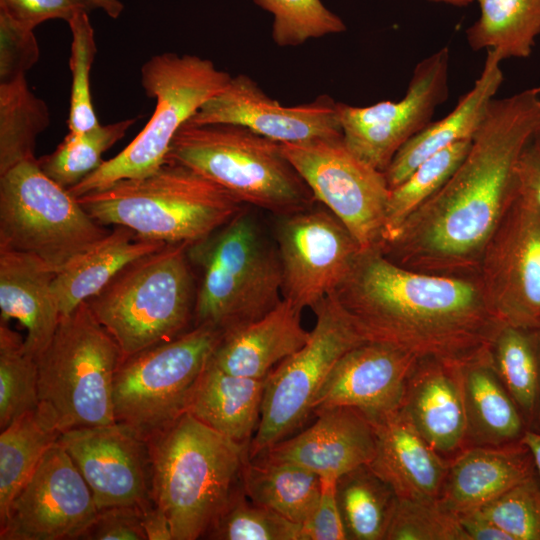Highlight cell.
Listing matches in <instances>:
<instances>
[{"label": "cell", "mask_w": 540, "mask_h": 540, "mask_svg": "<svg viewBox=\"0 0 540 540\" xmlns=\"http://www.w3.org/2000/svg\"><path fill=\"white\" fill-rule=\"evenodd\" d=\"M540 125V86L494 98L471 146L445 185L379 248L413 271L478 276L483 251L516 199L517 164Z\"/></svg>", "instance_id": "cell-1"}, {"label": "cell", "mask_w": 540, "mask_h": 540, "mask_svg": "<svg viewBox=\"0 0 540 540\" xmlns=\"http://www.w3.org/2000/svg\"><path fill=\"white\" fill-rule=\"evenodd\" d=\"M366 342L462 365L491 351L502 326L478 276L406 269L379 247L364 249L330 294Z\"/></svg>", "instance_id": "cell-2"}, {"label": "cell", "mask_w": 540, "mask_h": 540, "mask_svg": "<svg viewBox=\"0 0 540 540\" xmlns=\"http://www.w3.org/2000/svg\"><path fill=\"white\" fill-rule=\"evenodd\" d=\"M151 496L165 513L173 540L204 538L244 491L249 446L183 414L149 441Z\"/></svg>", "instance_id": "cell-3"}, {"label": "cell", "mask_w": 540, "mask_h": 540, "mask_svg": "<svg viewBox=\"0 0 540 540\" xmlns=\"http://www.w3.org/2000/svg\"><path fill=\"white\" fill-rule=\"evenodd\" d=\"M76 199L98 223L124 226L166 244L202 241L243 209L224 188L175 162Z\"/></svg>", "instance_id": "cell-4"}, {"label": "cell", "mask_w": 540, "mask_h": 540, "mask_svg": "<svg viewBox=\"0 0 540 540\" xmlns=\"http://www.w3.org/2000/svg\"><path fill=\"white\" fill-rule=\"evenodd\" d=\"M188 256L201 270L195 325L209 324L224 333L262 318L283 299L277 246L244 209L188 245Z\"/></svg>", "instance_id": "cell-5"}, {"label": "cell", "mask_w": 540, "mask_h": 540, "mask_svg": "<svg viewBox=\"0 0 540 540\" xmlns=\"http://www.w3.org/2000/svg\"><path fill=\"white\" fill-rule=\"evenodd\" d=\"M166 162L187 166L240 203L276 216L303 211L315 201L281 143L240 125L188 121L173 138Z\"/></svg>", "instance_id": "cell-6"}, {"label": "cell", "mask_w": 540, "mask_h": 540, "mask_svg": "<svg viewBox=\"0 0 540 540\" xmlns=\"http://www.w3.org/2000/svg\"><path fill=\"white\" fill-rule=\"evenodd\" d=\"M188 245L166 244L133 261L87 301L122 359L182 334L194 317Z\"/></svg>", "instance_id": "cell-7"}, {"label": "cell", "mask_w": 540, "mask_h": 540, "mask_svg": "<svg viewBox=\"0 0 540 540\" xmlns=\"http://www.w3.org/2000/svg\"><path fill=\"white\" fill-rule=\"evenodd\" d=\"M140 75L146 95L155 99L150 120L121 152L68 189L74 198L158 170L166 163L179 129L232 78L209 59L174 52L151 57L142 65Z\"/></svg>", "instance_id": "cell-8"}, {"label": "cell", "mask_w": 540, "mask_h": 540, "mask_svg": "<svg viewBox=\"0 0 540 540\" xmlns=\"http://www.w3.org/2000/svg\"><path fill=\"white\" fill-rule=\"evenodd\" d=\"M122 353L87 301L60 317L36 359L40 402L55 412L62 432L115 423L113 389Z\"/></svg>", "instance_id": "cell-9"}, {"label": "cell", "mask_w": 540, "mask_h": 540, "mask_svg": "<svg viewBox=\"0 0 540 540\" xmlns=\"http://www.w3.org/2000/svg\"><path fill=\"white\" fill-rule=\"evenodd\" d=\"M209 324L123 358L114 378L115 422L149 441L186 413L218 340Z\"/></svg>", "instance_id": "cell-10"}, {"label": "cell", "mask_w": 540, "mask_h": 540, "mask_svg": "<svg viewBox=\"0 0 540 540\" xmlns=\"http://www.w3.org/2000/svg\"><path fill=\"white\" fill-rule=\"evenodd\" d=\"M109 231L41 170L38 158L0 175V248L35 255L58 272Z\"/></svg>", "instance_id": "cell-11"}, {"label": "cell", "mask_w": 540, "mask_h": 540, "mask_svg": "<svg viewBox=\"0 0 540 540\" xmlns=\"http://www.w3.org/2000/svg\"><path fill=\"white\" fill-rule=\"evenodd\" d=\"M316 322L307 342L265 378L261 416L249 458L286 439L312 414V403L336 362L366 342L352 327L332 295L314 309Z\"/></svg>", "instance_id": "cell-12"}, {"label": "cell", "mask_w": 540, "mask_h": 540, "mask_svg": "<svg viewBox=\"0 0 540 540\" xmlns=\"http://www.w3.org/2000/svg\"><path fill=\"white\" fill-rule=\"evenodd\" d=\"M281 147L315 201L348 228L362 249L379 247L390 195L384 173L354 155L342 136Z\"/></svg>", "instance_id": "cell-13"}, {"label": "cell", "mask_w": 540, "mask_h": 540, "mask_svg": "<svg viewBox=\"0 0 540 540\" xmlns=\"http://www.w3.org/2000/svg\"><path fill=\"white\" fill-rule=\"evenodd\" d=\"M450 49L443 46L417 63L399 101L356 107L339 103L342 137L359 159L384 172L395 154L432 122L449 96Z\"/></svg>", "instance_id": "cell-14"}, {"label": "cell", "mask_w": 540, "mask_h": 540, "mask_svg": "<svg viewBox=\"0 0 540 540\" xmlns=\"http://www.w3.org/2000/svg\"><path fill=\"white\" fill-rule=\"evenodd\" d=\"M484 296L504 324L540 331V208L518 193L480 261Z\"/></svg>", "instance_id": "cell-15"}, {"label": "cell", "mask_w": 540, "mask_h": 540, "mask_svg": "<svg viewBox=\"0 0 540 540\" xmlns=\"http://www.w3.org/2000/svg\"><path fill=\"white\" fill-rule=\"evenodd\" d=\"M277 217L283 299L313 310L342 283L363 249L327 208Z\"/></svg>", "instance_id": "cell-16"}, {"label": "cell", "mask_w": 540, "mask_h": 540, "mask_svg": "<svg viewBox=\"0 0 540 540\" xmlns=\"http://www.w3.org/2000/svg\"><path fill=\"white\" fill-rule=\"evenodd\" d=\"M97 514L86 481L57 441L0 515V539H81Z\"/></svg>", "instance_id": "cell-17"}, {"label": "cell", "mask_w": 540, "mask_h": 540, "mask_svg": "<svg viewBox=\"0 0 540 540\" xmlns=\"http://www.w3.org/2000/svg\"><path fill=\"white\" fill-rule=\"evenodd\" d=\"M61 445L86 481L99 510L142 507L152 500L148 441L130 427L113 424L61 433Z\"/></svg>", "instance_id": "cell-18"}, {"label": "cell", "mask_w": 540, "mask_h": 540, "mask_svg": "<svg viewBox=\"0 0 540 540\" xmlns=\"http://www.w3.org/2000/svg\"><path fill=\"white\" fill-rule=\"evenodd\" d=\"M339 103L328 95L298 106H283L249 76H232L227 87L205 102L189 122L230 123L279 143L342 136Z\"/></svg>", "instance_id": "cell-19"}, {"label": "cell", "mask_w": 540, "mask_h": 540, "mask_svg": "<svg viewBox=\"0 0 540 540\" xmlns=\"http://www.w3.org/2000/svg\"><path fill=\"white\" fill-rule=\"evenodd\" d=\"M419 358L391 345L363 342L334 365L312 403V414L350 407L371 421L399 410Z\"/></svg>", "instance_id": "cell-20"}, {"label": "cell", "mask_w": 540, "mask_h": 540, "mask_svg": "<svg viewBox=\"0 0 540 540\" xmlns=\"http://www.w3.org/2000/svg\"><path fill=\"white\" fill-rule=\"evenodd\" d=\"M315 416L316 421L306 430L275 443L257 456L294 463L320 478L337 480L372 461L376 431L373 422L362 412L334 407Z\"/></svg>", "instance_id": "cell-21"}, {"label": "cell", "mask_w": 540, "mask_h": 540, "mask_svg": "<svg viewBox=\"0 0 540 540\" xmlns=\"http://www.w3.org/2000/svg\"><path fill=\"white\" fill-rule=\"evenodd\" d=\"M460 366L432 358L418 359L399 408L447 460L466 448L467 418Z\"/></svg>", "instance_id": "cell-22"}, {"label": "cell", "mask_w": 540, "mask_h": 540, "mask_svg": "<svg viewBox=\"0 0 540 540\" xmlns=\"http://www.w3.org/2000/svg\"><path fill=\"white\" fill-rule=\"evenodd\" d=\"M376 452L368 466L400 499L438 500L448 471L442 457L400 410L372 421Z\"/></svg>", "instance_id": "cell-23"}, {"label": "cell", "mask_w": 540, "mask_h": 540, "mask_svg": "<svg viewBox=\"0 0 540 540\" xmlns=\"http://www.w3.org/2000/svg\"><path fill=\"white\" fill-rule=\"evenodd\" d=\"M301 313L302 309L282 299L262 318L220 333L209 361L232 375L265 379L307 342L310 331L303 328Z\"/></svg>", "instance_id": "cell-24"}, {"label": "cell", "mask_w": 540, "mask_h": 540, "mask_svg": "<svg viewBox=\"0 0 540 540\" xmlns=\"http://www.w3.org/2000/svg\"><path fill=\"white\" fill-rule=\"evenodd\" d=\"M55 274L35 255L0 248L1 321L21 323L27 331L25 348L35 360L51 342L61 317Z\"/></svg>", "instance_id": "cell-25"}, {"label": "cell", "mask_w": 540, "mask_h": 540, "mask_svg": "<svg viewBox=\"0 0 540 540\" xmlns=\"http://www.w3.org/2000/svg\"><path fill=\"white\" fill-rule=\"evenodd\" d=\"M536 475L533 456L521 440L468 447L449 460L439 501L458 514L480 508Z\"/></svg>", "instance_id": "cell-26"}, {"label": "cell", "mask_w": 540, "mask_h": 540, "mask_svg": "<svg viewBox=\"0 0 540 540\" xmlns=\"http://www.w3.org/2000/svg\"><path fill=\"white\" fill-rule=\"evenodd\" d=\"M501 62L495 50H487L480 76L453 110L440 120L432 121L399 149L383 172L390 189L442 149L459 141L472 140L504 80Z\"/></svg>", "instance_id": "cell-27"}, {"label": "cell", "mask_w": 540, "mask_h": 540, "mask_svg": "<svg viewBox=\"0 0 540 540\" xmlns=\"http://www.w3.org/2000/svg\"><path fill=\"white\" fill-rule=\"evenodd\" d=\"M165 245L127 227L114 226L56 272L53 290L61 316L98 294L127 265Z\"/></svg>", "instance_id": "cell-28"}, {"label": "cell", "mask_w": 540, "mask_h": 540, "mask_svg": "<svg viewBox=\"0 0 540 540\" xmlns=\"http://www.w3.org/2000/svg\"><path fill=\"white\" fill-rule=\"evenodd\" d=\"M264 386L265 379L232 375L208 360L186 413L231 440L250 446L260 421Z\"/></svg>", "instance_id": "cell-29"}, {"label": "cell", "mask_w": 540, "mask_h": 540, "mask_svg": "<svg viewBox=\"0 0 540 540\" xmlns=\"http://www.w3.org/2000/svg\"><path fill=\"white\" fill-rule=\"evenodd\" d=\"M467 418L466 448L518 442L528 429L498 377L491 351L460 366Z\"/></svg>", "instance_id": "cell-30"}, {"label": "cell", "mask_w": 540, "mask_h": 540, "mask_svg": "<svg viewBox=\"0 0 540 540\" xmlns=\"http://www.w3.org/2000/svg\"><path fill=\"white\" fill-rule=\"evenodd\" d=\"M61 433L54 410L44 402L1 430L0 515Z\"/></svg>", "instance_id": "cell-31"}, {"label": "cell", "mask_w": 540, "mask_h": 540, "mask_svg": "<svg viewBox=\"0 0 540 540\" xmlns=\"http://www.w3.org/2000/svg\"><path fill=\"white\" fill-rule=\"evenodd\" d=\"M243 488L252 502L301 525L317 504L321 478L294 463L257 456L245 466Z\"/></svg>", "instance_id": "cell-32"}, {"label": "cell", "mask_w": 540, "mask_h": 540, "mask_svg": "<svg viewBox=\"0 0 540 540\" xmlns=\"http://www.w3.org/2000/svg\"><path fill=\"white\" fill-rule=\"evenodd\" d=\"M478 19L467 28L470 48L495 50L502 61L528 58L540 35V0H476Z\"/></svg>", "instance_id": "cell-33"}, {"label": "cell", "mask_w": 540, "mask_h": 540, "mask_svg": "<svg viewBox=\"0 0 540 540\" xmlns=\"http://www.w3.org/2000/svg\"><path fill=\"white\" fill-rule=\"evenodd\" d=\"M491 355L496 373L528 429H534L540 403V331L503 323Z\"/></svg>", "instance_id": "cell-34"}, {"label": "cell", "mask_w": 540, "mask_h": 540, "mask_svg": "<svg viewBox=\"0 0 540 540\" xmlns=\"http://www.w3.org/2000/svg\"><path fill=\"white\" fill-rule=\"evenodd\" d=\"M337 499L348 539L385 540L398 497L368 465L337 480Z\"/></svg>", "instance_id": "cell-35"}, {"label": "cell", "mask_w": 540, "mask_h": 540, "mask_svg": "<svg viewBox=\"0 0 540 540\" xmlns=\"http://www.w3.org/2000/svg\"><path fill=\"white\" fill-rule=\"evenodd\" d=\"M49 125V108L31 91L25 76L0 83V175L37 159V137Z\"/></svg>", "instance_id": "cell-36"}, {"label": "cell", "mask_w": 540, "mask_h": 540, "mask_svg": "<svg viewBox=\"0 0 540 540\" xmlns=\"http://www.w3.org/2000/svg\"><path fill=\"white\" fill-rule=\"evenodd\" d=\"M137 119L99 124L82 133L68 132L54 152L38 158L41 170L63 188L70 189L104 162L103 153L122 139Z\"/></svg>", "instance_id": "cell-37"}, {"label": "cell", "mask_w": 540, "mask_h": 540, "mask_svg": "<svg viewBox=\"0 0 540 540\" xmlns=\"http://www.w3.org/2000/svg\"><path fill=\"white\" fill-rule=\"evenodd\" d=\"M471 141H459L442 149L390 189L382 243L390 240L406 219L445 185L468 153Z\"/></svg>", "instance_id": "cell-38"}, {"label": "cell", "mask_w": 540, "mask_h": 540, "mask_svg": "<svg viewBox=\"0 0 540 540\" xmlns=\"http://www.w3.org/2000/svg\"><path fill=\"white\" fill-rule=\"evenodd\" d=\"M40 403L38 366L24 339L0 322V428L8 426Z\"/></svg>", "instance_id": "cell-39"}, {"label": "cell", "mask_w": 540, "mask_h": 540, "mask_svg": "<svg viewBox=\"0 0 540 540\" xmlns=\"http://www.w3.org/2000/svg\"><path fill=\"white\" fill-rule=\"evenodd\" d=\"M301 525L239 493L204 538L214 540H300Z\"/></svg>", "instance_id": "cell-40"}, {"label": "cell", "mask_w": 540, "mask_h": 540, "mask_svg": "<svg viewBox=\"0 0 540 540\" xmlns=\"http://www.w3.org/2000/svg\"><path fill=\"white\" fill-rule=\"evenodd\" d=\"M273 15L272 38L281 47L346 30L343 20L321 0H253Z\"/></svg>", "instance_id": "cell-41"}, {"label": "cell", "mask_w": 540, "mask_h": 540, "mask_svg": "<svg viewBox=\"0 0 540 540\" xmlns=\"http://www.w3.org/2000/svg\"><path fill=\"white\" fill-rule=\"evenodd\" d=\"M68 24L72 33L69 60L72 86L67 123L69 132L82 133L100 124L90 90V71L97 48L88 11L77 13Z\"/></svg>", "instance_id": "cell-42"}, {"label": "cell", "mask_w": 540, "mask_h": 540, "mask_svg": "<svg viewBox=\"0 0 540 540\" xmlns=\"http://www.w3.org/2000/svg\"><path fill=\"white\" fill-rule=\"evenodd\" d=\"M385 540H469L458 515L438 500L398 498Z\"/></svg>", "instance_id": "cell-43"}, {"label": "cell", "mask_w": 540, "mask_h": 540, "mask_svg": "<svg viewBox=\"0 0 540 540\" xmlns=\"http://www.w3.org/2000/svg\"><path fill=\"white\" fill-rule=\"evenodd\" d=\"M480 509L511 540H540V484L537 475Z\"/></svg>", "instance_id": "cell-44"}, {"label": "cell", "mask_w": 540, "mask_h": 540, "mask_svg": "<svg viewBox=\"0 0 540 540\" xmlns=\"http://www.w3.org/2000/svg\"><path fill=\"white\" fill-rule=\"evenodd\" d=\"M40 49L32 29L0 10V83L25 76L39 60Z\"/></svg>", "instance_id": "cell-45"}, {"label": "cell", "mask_w": 540, "mask_h": 540, "mask_svg": "<svg viewBox=\"0 0 540 540\" xmlns=\"http://www.w3.org/2000/svg\"><path fill=\"white\" fill-rule=\"evenodd\" d=\"M348 539L337 499V479L321 478V491L310 516L301 524L300 540Z\"/></svg>", "instance_id": "cell-46"}, {"label": "cell", "mask_w": 540, "mask_h": 540, "mask_svg": "<svg viewBox=\"0 0 540 540\" xmlns=\"http://www.w3.org/2000/svg\"><path fill=\"white\" fill-rule=\"evenodd\" d=\"M0 10L32 30L51 19L68 23L77 13L90 11L84 0H0Z\"/></svg>", "instance_id": "cell-47"}, {"label": "cell", "mask_w": 540, "mask_h": 540, "mask_svg": "<svg viewBox=\"0 0 540 540\" xmlns=\"http://www.w3.org/2000/svg\"><path fill=\"white\" fill-rule=\"evenodd\" d=\"M87 540H147L138 506H114L98 511L82 535Z\"/></svg>", "instance_id": "cell-48"}, {"label": "cell", "mask_w": 540, "mask_h": 540, "mask_svg": "<svg viewBox=\"0 0 540 540\" xmlns=\"http://www.w3.org/2000/svg\"><path fill=\"white\" fill-rule=\"evenodd\" d=\"M519 193L540 208V125L526 141L517 164Z\"/></svg>", "instance_id": "cell-49"}, {"label": "cell", "mask_w": 540, "mask_h": 540, "mask_svg": "<svg viewBox=\"0 0 540 540\" xmlns=\"http://www.w3.org/2000/svg\"><path fill=\"white\" fill-rule=\"evenodd\" d=\"M457 515L469 540H511L480 508L466 510Z\"/></svg>", "instance_id": "cell-50"}, {"label": "cell", "mask_w": 540, "mask_h": 540, "mask_svg": "<svg viewBox=\"0 0 540 540\" xmlns=\"http://www.w3.org/2000/svg\"><path fill=\"white\" fill-rule=\"evenodd\" d=\"M141 508L142 523L148 540H173L165 513L150 500Z\"/></svg>", "instance_id": "cell-51"}, {"label": "cell", "mask_w": 540, "mask_h": 540, "mask_svg": "<svg viewBox=\"0 0 540 540\" xmlns=\"http://www.w3.org/2000/svg\"><path fill=\"white\" fill-rule=\"evenodd\" d=\"M521 441L529 448L533 456L536 474L540 484V431L527 429Z\"/></svg>", "instance_id": "cell-52"}, {"label": "cell", "mask_w": 540, "mask_h": 540, "mask_svg": "<svg viewBox=\"0 0 540 540\" xmlns=\"http://www.w3.org/2000/svg\"><path fill=\"white\" fill-rule=\"evenodd\" d=\"M89 9H101L110 18L117 19L124 10L120 0H84Z\"/></svg>", "instance_id": "cell-53"}, {"label": "cell", "mask_w": 540, "mask_h": 540, "mask_svg": "<svg viewBox=\"0 0 540 540\" xmlns=\"http://www.w3.org/2000/svg\"><path fill=\"white\" fill-rule=\"evenodd\" d=\"M428 1L433 2V3L448 4V5L457 6V7H465L476 2V0H428Z\"/></svg>", "instance_id": "cell-54"}, {"label": "cell", "mask_w": 540, "mask_h": 540, "mask_svg": "<svg viewBox=\"0 0 540 540\" xmlns=\"http://www.w3.org/2000/svg\"><path fill=\"white\" fill-rule=\"evenodd\" d=\"M533 430L540 431V403H539V412H538L537 423H536V426H535V428Z\"/></svg>", "instance_id": "cell-55"}]
</instances>
